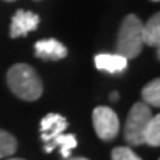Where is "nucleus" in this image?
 Returning <instances> with one entry per match:
<instances>
[{
  "label": "nucleus",
  "mask_w": 160,
  "mask_h": 160,
  "mask_svg": "<svg viewBox=\"0 0 160 160\" xmlns=\"http://www.w3.org/2000/svg\"><path fill=\"white\" fill-rule=\"evenodd\" d=\"M8 85L24 101H36L43 93V83L36 70L28 64H15L8 70Z\"/></svg>",
  "instance_id": "f257e3e1"
},
{
  "label": "nucleus",
  "mask_w": 160,
  "mask_h": 160,
  "mask_svg": "<svg viewBox=\"0 0 160 160\" xmlns=\"http://www.w3.org/2000/svg\"><path fill=\"white\" fill-rule=\"evenodd\" d=\"M144 24L137 15H128L120 25L116 53L125 57L128 61L137 58L144 48Z\"/></svg>",
  "instance_id": "f03ea898"
},
{
  "label": "nucleus",
  "mask_w": 160,
  "mask_h": 160,
  "mask_svg": "<svg viewBox=\"0 0 160 160\" xmlns=\"http://www.w3.org/2000/svg\"><path fill=\"white\" fill-rule=\"evenodd\" d=\"M153 113L147 104L135 102L132 105L125 123V139L131 147L144 144V131Z\"/></svg>",
  "instance_id": "7ed1b4c3"
},
{
  "label": "nucleus",
  "mask_w": 160,
  "mask_h": 160,
  "mask_svg": "<svg viewBox=\"0 0 160 160\" xmlns=\"http://www.w3.org/2000/svg\"><path fill=\"white\" fill-rule=\"evenodd\" d=\"M92 123L97 135L102 141H111L120 131V120L114 110L110 107H97L92 113Z\"/></svg>",
  "instance_id": "20e7f679"
},
{
  "label": "nucleus",
  "mask_w": 160,
  "mask_h": 160,
  "mask_svg": "<svg viewBox=\"0 0 160 160\" xmlns=\"http://www.w3.org/2000/svg\"><path fill=\"white\" fill-rule=\"evenodd\" d=\"M39 22H40V18L37 13L19 9L13 15V18H12L11 34L9 36H11L12 39L27 36L30 31H34V30L39 28Z\"/></svg>",
  "instance_id": "39448f33"
},
{
  "label": "nucleus",
  "mask_w": 160,
  "mask_h": 160,
  "mask_svg": "<svg viewBox=\"0 0 160 160\" xmlns=\"http://www.w3.org/2000/svg\"><path fill=\"white\" fill-rule=\"evenodd\" d=\"M68 126V122L67 119L61 114H57V113H49L46 114L42 122H40V133H42V141L43 142H48L53 139L55 137L64 133V131L67 129Z\"/></svg>",
  "instance_id": "423d86ee"
},
{
  "label": "nucleus",
  "mask_w": 160,
  "mask_h": 160,
  "mask_svg": "<svg viewBox=\"0 0 160 160\" xmlns=\"http://www.w3.org/2000/svg\"><path fill=\"white\" fill-rule=\"evenodd\" d=\"M34 53L42 59H52V61H59L67 57V48L55 39L39 40L34 45Z\"/></svg>",
  "instance_id": "0eeeda50"
},
{
  "label": "nucleus",
  "mask_w": 160,
  "mask_h": 160,
  "mask_svg": "<svg viewBox=\"0 0 160 160\" xmlns=\"http://www.w3.org/2000/svg\"><path fill=\"white\" fill-rule=\"evenodd\" d=\"M95 65L101 71L116 74V73H122L126 70L128 59L119 53H99L95 57Z\"/></svg>",
  "instance_id": "6e6552de"
},
{
  "label": "nucleus",
  "mask_w": 160,
  "mask_h": 160,
  "mask_svg": "<svg viewBox=\"0 0 160 160\" xmlns=\"http://www.w3.org/2000/svg\"><path fill=\"white\" fill-rule=\"evenodd\" d=\"M77 147V138L73 133H61L55 137L53 139L45 142V151L46 153H51L52 150L59 148L61 154L64 159H68L70 157V151L73 148Z\"/></svg>",
  "instance_id": "1a4fd4ad"
},
{
  "label": "nucleus",
  "mask_w": 160,
  "mask_h": 160,
  "mask_svg": "<svg viewBox=\"0 0 160 160\" xmlns=\"http://www.w3.org/2000/svg\"><path fill=\"white\" fill-rule=\"evenodd\" d=\"M142 33H144V45L159 48V43H160V15L159 13H154L148 19V22L144 24Z\"/></svg>",
  "instance_id": "9d476101"
},
{
  "label": "nucleus",
  "mask_w": 160,
  "mask_h": 160,
  "mask_svg": "<svg viewBox=\"0 0 160 160\" xmlns=\"http://www.w3.org/2000/svg\"><path fill=\"white\" fill-rule=\"evenodd\" d=\"M141 97L144 99V104L148 107H160V80L154 79L148 82L141 91Z\"/></svg>",
  "instance_id": "9b49d317"
},
{
  "label": "nucleus",
  "mask_w": 160,
  "mask_h": 160,
  "mask_svg": "<svg viewBox=\"0 0 160 160\" xmlns=\"http://www.w3.org/2000/svg\"><path fill=\"white\" fill-rule=\"evenodd\" d=\"M144 144H148L150 147L160 145V116H153L145 126L144 131Z\"/></svg>",
  "instance_id": "f8f14e48"
},
{
  "label": "nucleus",
  "mask_w": 160,
  "mask_h": 160,
  "mask_svg": "<svg viewBox=\"0 0 160 160\" xmlns=\"http://www.w3.org/2000/svg\"><path fill=\"white\" fill-rule=\"evenodd\" d=\"M17 147L18 144L15 137L12 133H9V132L0 129V159L12 156L17 151Z\"/></svg>",
  "instance_id": "ddd939ff"
},
{
  "label": "nucleus",
  "mask_w": 160,
  "mask_h": 160,
  "mask_svg": "<svg viewBox=\"0 0 160 160\" xmlns=\"http://www.w3.org/2000/svg\"><path fill=\"white\" fill-rule=\"evenodd\" d=\"M111 160H142L138 154H135L131 147H116L111 151Z\"/></svg>",
  "instance_id": "4468645a"
},
{
  "label": "nucleus",
  "mask_w": 160,
  "mask_h": 160,
  "mask_svg": "<svg viewBox=\"0 0 160 160\" xmlns=\"http://www.w3.org/2000/svg\"><path fill=\"white\" fill-rule=\"evenodd\" d=\"M110 98H111V101H117V99H119V93H117V92H113Z\"/></svg>",
  "instance_id": "2eb2a0df"
},
{
  "label": "nucleus",
  "mask_w": 160,
  "mask_h": 160,
  "mask_svg": "<svg viewBox=\"0 0 160 160\" xmlns=\"http://www.w3.org/2000/svg\"><path fill=\"white\" fill-rule=\"evenodd\" d=\"M65 160H88V159H85V157H68Z\"/></svg>",
  "instance_id": "dca6fc26"
},
{
  "label": "nucleus",
  "mask_w": 160,
  "mask_h": 160,
  "mask_svg": "<svg viewBox=\"0 0 160 160\" xmlns=\"http://www.w3.org/2000/svg\"><path fill=\"white\" fill-rule=\"evenodd\" d=\"M8 160H24V159H17V157H11V159H8Z\"/></svg>",
  "instance_id": "f3484780"
},
{
  "label": "nucleus",
  "mask_w": 160,
  "mask_h": 160,
  "mask_svg": "<svg viewBox=\"0 0 160 160\" xmlns=\"http://www.w3.org/2000/svg\"><path fill=\"white\" fill-rule=\"evenodd\" d=\"M5 2H15V0H5Z\"/></svg>",
  "instance_id": "a211bd4d"
},
{
  "label": "nucleus",
  "mask_w": 160,
  "mask_h": 160,
  "mask_svg": "<svg viewBox=\"0 0 160 160\" xmlns=\"http://www.w3.org/2000/svg\"><path fill=\"white\" fill-rule=\"evenodd\" d=\"M153 2H159V0H153Z\"/></svg>",
  "instance_id": "6ab92c4d"
}]
</instances>
